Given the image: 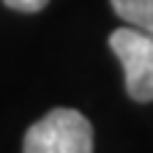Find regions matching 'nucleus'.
Segmentation results:
<instances>
[{"instance_id":"obj_1","label":"nucleus","mask_w":153,"mask_h":153,"mask_svg":"<svg viewBox=\"0 0 153 153\" xmlns=\"http://www.w3.org/2000/svg\"><path fill=\"white\" fill-rule=\"evenodd\" d=\"M22 153H93L90 120L76 109L57 107L27 128Z\"/></svg>"},{"instance_id":"obj_2","label":"nucleus","mask_w":153,"mask_h":153,"mask_svg":"<svg viewBox=\"0 0 153 153\" xmlns=\"http://www.w3.org/2000/svg\"><path fill=\"white\" fill-rule=\"evenodd\" d=\"M109 47L123 66L126 93L140 104L153 101V33L126 25L109 36Z\"/></svg>"},{"instance_id":"obj_3","label":"nucleus","mask_w":153,"mask_h":153,"mask_svg":"<svg viewBox=\"0 0 153 153\" xmlns=\"http://www.w3.org/2000/svg\"><path fill=\"white\" fill-rule=\"evenodd\" d=\"M109 3L126 25L153 33V0H109Z\"/></svg>"},{"instance_id":"obj_4","label":"nucleus","mask_w":153,"mask_h":153,"mask_svg":"<svg viewBox=\"0 0 153 153\" xmlns=\"http://www.w3.org/2000/svg\"><path fill=\"white\" fill-rule=\"evenodd\" d=\"M3 3L14 11H22V14H36V11H41L49 0H3Z\"/></svg>"}]
</instances>
